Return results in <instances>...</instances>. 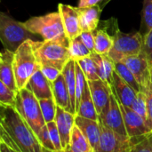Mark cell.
<instances>
[{
  "mask_svg": "<svg viewBox=\"0 0 152 152\" xmlns=\"http://www.w3.org/2000/svg\"><path fill=\"white\" fill-rule=\"evenodd\" d=\"M80 38L82 42L86 45V47L92 52H94L95 42H94V31H83L80 34Z\"/></svg>",
  "mask_w": 152,
  "mask_h": 152,
  "instance_id": "f35d334b",
  "label": "cell"
},
{
  "mask_svg": "<svg viewBox=\"0 0 152 152\" xmlns=\"http://www.w3.org/2000/svg\"><path fill=\"white\" fill-rule=\"evenodd\" d=\"M134 111H135L138 115H140L148 124V114H147V101H146V94L143 92H139L137 94L136 98L133 102L131 107ZM151 128V127H150Z\"/></svg>",
  "mask_w": 152,
  "mask_h": 152,
  "instance_id": "d6a6232c",
  "label": "cell"
},
{
  "mask_svg": "<svg viewBox=\"0 0 152 152\" xmlns=\"http://www.w3.org/2000/svg\"><path fill=\"white\" fill-rule=\"evenodd\" d=\"M34 45L40 66H51L62 72L71 60L69 40L66 36L52 40L35 41Z\"/></svg>",
  "mask_w": 152,
  "mask_h": 152,
  "instance_id": "7a4b0ae2",
  "label": "cell"
},
{
  "mask_svg": "<svg viewBox=\"0 0 152 152\" xmlns=\"http://www.w3.org/2000/svg\"><path fill=\"white\" fill-rule=\"evenodd\" d=\"M0 152H18L15 150L12 149L11 147H9L6 143H4V142H0Z\"/></svg>",
  "mask_w": 152,
  "mask_h": 152,
  "instance_id": "b9f144b4",
  "label": "cell"
},
{
  "mask_svg": "<svg viewBox=\"0 0 152 152\" xmlns=\"http://www.w3.org/2000/svg\"><path fill=\"white\" fill-rule=\"evenodd\" d=\"M39 104H40V108H41L45 123L47 124L49 122L54 121L55 116H56L57 105L53 98L39 100Z\"/></svg>",
  "mask_w": 152,
  "mask_h": 152,
  "instance_id": "1f68e13d",
  "label": "cell"
},
{
  "mask_svg": "<svg viewBox=\"0 0 152 152\" xmlns=\"http://www.w3.org/2000/svg\"><path fill=\"white\" fill-rule=\"evenodd\" d=\"M77 61L79 67L81 68L82 71L84 72V74L88 81L100 79L98 71H97L96 63L91 56L81 59L79 61Z\"/></svg>",
  "mask_w": 152,
  "mask_h": 152,
  "instance_id": "f546056e",
  "label": "cell"
},
{
  "mask_svg": "<svg viewBox=\"0 0 152 152\" xmlns=\"http://www.w3.org/2000/svg\"><path fill=\"white\" fill-rule=\"evenodd\" d=\"M69 145L77 152H94L88 139L76 125L71 133Z\"/></svg>",
  "mask_w": 152,
  "mask_h": 152,
  "instance_id": "d4e9b609",
  "label": "cell"
},
{
  "mask_svg": "<svg viewBox=\"0 0 152 152\" xmlns=\"http://www.w3.org/2000/svg\"><path fill=\"white\" fill-rule=\"evenodd\" d=\"M110 86L118 101L120 103H122L124 106L131 107L138 93L130 85H128L116 72V70L113 73V81Z\"/></svg>",
  "mask_w": 152,
  "mask_h": 152,
  "instance_id": "2e32d148",
  "label": "cell"
},
{
  "mask_svg": "<svg viewBox=\"0 0 152 152\" xmlns=\"http://www.w3.org/2000/svg\"><path fill=\"white\" fill-rule=\"evenodd\" d=\"M122 62H124L133 72L136 80L140 84L141 91L145 90L151 84V65L143 52L127 57Z\"/></svg>",
  "mask_w": 152,
  "mask_h": 152,
  "instance_id": "30bf717a",
  "label": "cell"
},
{
  "mask_svg": "<svg viewBox=\"0 0 152 152\" xmlns=\"http://www.w3.org/2000/svg\"><path fill=\"white\" fill-rule=\"evenodd\" d=\"M37 35L28 31L23 22H19L4 12L0 13V39L4 49L15 53L26 41H38Z\"/></svg>",
  "mask_w": 152,
  "mask_h": 152,
  "instance_id": "277c9868",
  "label": "cell"
},
{
  "mask_svg": "<svg viewBox=\"0 0 152 152\" xmlns=\"http://www.w3.org/2000/svg\"><path fill=\"white\" fill-rule=\"evenodd\" d=\"M33 40L24 42L14 53V74L18 90L25 88L31 77L40 69Z\"/></svg>",
  "mask_w": 152,
  "mask_h": 152,
  "instance_id": "3957f363",
  "label": "cell"
},
{
  "mask_svg": "<svg viewBox=\"0 0 152 152\" xmlns=\"http://www.w3.org/2000/svg\"><path fill=\"white\" fill-rule=\"evenodd\" d=\"M146 94V101H147V114H148V122L149 126L152 130V83L143 91Z\"/></svg>",
  "mask_w": 152,
  "mask_h": 152,
  "instance_id": "ab89813d",
  "label": "cell"
},
{
  "mask_svg": "<svg viewBox=\"0 0 152 152\" xmlns=\"http://www.w3.org/2000/svg\"><path fill=\"white\" fill-rule=\"evenodd\" d=\"M113 46L109 53V56L115 61H123L126 58L139 54L142 52L143 37L139 31L133 33L122 32L118 26L117 20L114 23L112 33Z\"/></svg>",
  "mask_w": 152,
  "mask_h": 152,
  "instance_id": "8992f818",
  "label": "cell"
},
{
  "mask_svg": "<svg viewBox=\"0 0 152 152\" xmlns=\"http://www.w3.org/2000/svg\"><path fill=\"white\" fill-rule=\"evenodd\" d=\"M40 69L50 83H53V81H55L61 74V71L60 69L51 67V66H41Z\"/></svg>",
  "mask_w": 152,
  "mask_h": 152,
  "instance_id": "74e56055",
  "label": "cell"
},
{
  "mask_svg": "<svg viewBox=\"0 0 152 152\" xmlns=\"http://www.w3.org/2000/svg\"><path fill=\"white\" fill-rule=\"evenodd\" d=\"M13 61L14 53L4 49L0 54V82L4 83L12 90L18 92Z\"/></svg>",
  "mask_w": 152,
  "mask_h": 152,
  "instance_id": "9a60e30c",
  "label": "cell"
},
{
  "mask_svg": "<svg viewBox=\"0 0 152 152\" xmlns=\"http://www.w3.org/2000/svg\"><path fill=\"white\" fill-rule=\"evenodd\" d=\"M43 152H65L63 150L62 151H49V150H46V149H44L43 148Z\"/></svg>",
  "mask_w": 152,
  "mask_h": 152,
  "instance_id": "f6af8a7d",
  "label": "cell"
},
{
  "mask_svg": "<svg viewBox=\"0 0 152 152\" xmlns=\"http://www.w3.org/2000/svg\"><path fill=\"white\" fill-rule=\"evenodd\" d=\"M14 108L37 136L42 128L46 126L39 100L25 87L18 92Z\"/></svg>",
  "mask_w": 152,
  "mask_h": 152,
  "instance_id": "5b68a950",
  "label": "cell"
},
{
  "mask_svg": "<svg viewBox=\"0 0 152 152\" xmlns=\"http://www.w3.org/2000/svg\"><path fill=\"white\" fill-rule=\"evenodd\" d=\"M88 86L92 94L93 101L94 102L98 116L102 110L110 104V95L112 94V88L110 85L102 81V79L88 81Z\"/></svg>",
  "mask_w": 152,
  "mask_h": 152,
  "instance_id": "4fadbf2b",
  "label": "cell"
},
{
  "mask_svg": "<svg viewBox=\"0 0 152 152\" xmlns=\"http://www.w3.org/2000/svg\"><path fill=\"white\" fill-rule=\"evenodd\" d=\"M115 70L116 72L128 84L130 85L137 93L141 92V86L138 81L136 80L135 77L134 76L133 72L130 70V69L122 61L120 62H115Z\"/></svg>",
  "mask_w": 152,
  "mask_h": 152,
  "instance_id": "f1b7e54d",
  "label": "cell"
},
{
  "mask_svg": "<svg viewBox=\"0 0 152 152\" xmlns=\"http://www.w3.org/2000/svg\"><path fill=\"white\" fill-rule=\"evenodd\" d=\"M37 138L42 145V147L44 149H46V150H49L51 151H55V147L50 138V135H49V132H48V128H47V126H45L42 130L39 132V134H37Z\"/></svg>",
  "mask_w": 152,
  "mask_h": 152,
  "instance_id": "d590c367",
  "label": "cell"
},
{
  "mask_svg": "<svg viewBox=\"0 0 152 152\" xmlns=\"http://www.w3.org/2000/svg\"><path fill=\"white\" fill-rule=\"evenodd\" d=\"M18 92L12 90L4 83L0 82V104L14 107Z\"/></svg>",
  "mask_w": 152,
  "mask_h": 152,
  "instance_id": "836d02e7",
  "label": "cell"
},
{
  "mask_svg": "<svg viewBox=\"0 0 152 152\" xmlns=\"http://www.w3.org/2000/svg\"><path fill=\"white\" fill-rule=\"evenodd\" d=\"M75 114L57 106L54 121L57 125V128L61 135V145L63 150L70 144L71 133L73 127L75 126Z\"/></svg>",
  "mask_w": 152,
  "mask_h": 152,
  "instance_id": "5bb4252c",
  "label": "cell"
},
{
  "mask_svg": "<svg viewBox=\"0 0 152 152\" xmlns=\"http://www.w3.org/2000/svg\"><path fill=\"white\" fill-rule=\"evenodd\" d=\"M0 142L18 152H43L37 134L13 106L1 104Z\"/></svg>",
  "mask_w": 152,
  "mask_h": 152,
  "instance_id": "6da1fadb",
  "label": "cell"
},
{
  "mask_svg": "<svg viewBox=\"0 0 152 152\" xmlns=\"http://www.w3.org/2000/svg\"><path fill=\"white\" fill-rule=\"evenodd\" d=\"M91 57L96 63L100 79L111 86L113 81V73L115 71V61L109 55L99 54L95 52L92 53Z\"/></svg>",
  "mask_w": 152,
  "mask_h": 152,
  "instance_id": "44dd1931",
  "label": "cell"
},
{
  "mask_svg": "<svg viewBox=\"0 0 152 152\" xmlns=\"http://www.w3.org/2000/svg\"><path fill=\"white\" fill-rule=\"evenodd\" d=\"M77 115L83 117V118H86L94 119V120H98V118H99L94 102L93 98H92V94L90 92L88 82L86 85L84 93L82 94L80 103L78 106V110L77 111Z\"/></svg>",
  "mask_w": 152,
  "mask_h": 152,
  "instance_id": "7402d4cb",
  "label": "cell"
},
{
  "mask_svg": "<svg viewBox=\"0 0 152 152\" xmlns=\"http://www.w3.org/2000/svg\"><path fill=\"white\" fill-rule=\"evenodd\" d=\"M128 152H152V131L142 135L130 137Z\"/></svg>",
  "mask_w": 152,
  "mask_h": 152,
  "instance_id": "484cf974",
  "label": "cell"
},
{
  "mask_svg": "<svg viewBox=\"0 0 152 152\" xmlns=\"http://www.w3.org/2000/svg\"><path fill=\"white\" fill-rule=\"evenodd\" d=\"M86 84H87V79L84 72L82 71L81 68L79 67L77 61H76V113L78 110L80 100Z\"/></svg>",
  "mask_w": 152,
  "mask_h": 152,
  "instance_id": "4dcf8cb0",
  "label": "cell"
},
{
  "mask_svg": "<svg viewBox=\"0 0 152 152\" xmlns=\"http://www.w3.org/2000/svg\"><path fill=\"white\" fill-rule=\"evenodd\" d=\"M69 54L71 60L79 61L81 59L91 56L92 52L82 42L80 37H77L75 39L69 41Z\"/></svg>",
  "mask_w": 152,
  "mask_h": 152,
  "instance_id": "4316f807",
  "label": "cell"
},
{
  "mask_svg": "<svg viewBox=\"0 0 152 152\" xmlns=\"http://www.w3.org/2000/svg\"><path fill=\"white\" fill-rule=\"evenodd\" d=\"M51 86H52L53 100L56 105L74 114L71 102H70L69 93L63 75L61 74L60 77L55 81L51 83Z\"/></svg>",
  "mask_w": 152,
  "mask_h": 152,
  "instance_id": "ffe728a7",
  "label": "cell"
},
{
  "mask_svg": "<svg viewBox=\"0 0 152 152\" xmlns=\"http://www.w3.org/2000/svg\"><path fill=\"white\" fill-rule=\"evenodd\" d=\"M142 52L145 53L149 63L152 66V30L148 33L145 37H143V45H142Z\"/></svg>",
  "mask_w": 152,
  "mask_h": 152,
  "instance_id": "8d00e7d4",
  "label": "cell"
},
{
  "mask_svg": "<svg viewBox=\"0 0 152 152\" xmlns=\"http://www.w3.org/2000/svg\"><path fill=\"white\" fill-rule=\"evenodd\" d=\"M152 30V0H143L142 22L139 32L145 37Z\"/></svg>",
  "mask_w": 152,
  "mask_h": 152,
  "instance_id": "83f0119b",
  "label": "cell"
},
{
  "mask_svg": "<svg viewBox=\"0 0 152 152\" xmlns=\"http://www.w3.org/2000/svg\"><path fill=\"white\" fill-rule=\"evenodd\" d=\"M98 119L102 121L105 126L109 127L112 131L122 136L129 137L126 129L123 113L121 111L119 102L113 92L110 95V104L99 115Z\"/></svg>",
  "mask_w": 152,
  "mask_h": 152,
  "instance_id": "ba28073f",
  "label": "cell"
},
{
  "mask_svg": "<svg viewBox=\"0 0 152 152\" xmlns=\"http://www.w3.org/2000/svg\"><path fill=\"white\" fill-rule=\"evenodd\" d=\"M119 106L123 113L124 122L129 138L145 134L151 132L152 130L148 126L147 122L135 111H134L130 107L124 106L120 102Z\"/></svg>",
  "mask_w": 152,
  "mask_h": 152,
  "instance_id": "7c38bea8",
  "label": "cell"
},
{
  "mask_svg": "<svg viewBox=\"0 0 152 152\" xmlns=\"http://www.w3.org/2000/svg\"><path fill=\"white\" fill-rule=\"evenodd\" d=\"M75 125L82 131L85 136L88 139L94 152H97L101 137V128L99 120L89 119L76 115Z\"/></svg>",
  "mask_w": 152,
  "mask_h": 152,
  "instance_id": "e0dca14e",
  "label": "cell"
},
{
  "mask_svg": "<svg viewBox=\"0 0 152 152\" xmlns=\"http://www.w3.org/2000/svg\"><path fill=\"white\" fill-rule=\"evenodd\" d=\"M103 0H78V6L79 8H86L91 7L94 5H99Z\"/></svg>",
  "mask_w": 152,
  "mask_h": 152,
  "instance_id": "60d3db41",
  "label": "cell"
},
{
  "mask_svg": "<svg viewBox=\"0 0 152 152\" xmlns=\"http://www.w3.org/2000/svg\"><path fill=\"white\" fill-rule=\"evenodd\" d=\"M94 52L99 54H109L110 52L114 41L112 36L106 29L94 30Z\"/></svg>",
  "mask_w": 152,
  "mask_h": 152,
  "instance_id": "cb8c5ba5",
  "label": "cell"
},
{
  "mask_svg": "<svg viewBox=\"0 0 152 152\" xmlns=\"http://www.w3.org/2000/svg\"><path fill=\"white\" fill-rule=\"evenodd\" d=\"M23 25L31 33L39 35L43 40H52L66 36L61 16L59 12L31 17L24 21Z\"/></svg>",
  "mask_w": 152,
  "mask_h": 152,
  "instance_id": "52a82bcc",
  "label": "cell"
},
{
  "mask_svg": "<svg viewBox=\"0 0 152 152\" xmlns=\"http://www.w3.org/2000/svg\"><path fill=\"white\" fill-rule=\"evenodd\" d=\"M26 88L30 90L38 100L53 98L51 83L45 77L41 69H38L31 77Z\"/></svg>",
  "mask_w": 152,
  "mask_h": 152,
  "instance_id": "ac0fdd59",
  "label": "cell"
},
{
  "mask_svg": "<svg viewBox=\"0 0 152 152\" xmlns=\"http://www.w3.org/2000/svg\"><path fill=\"white\" fill-rule=\"evenodd\" d=\"M77 8L82 32L96 30L100 23V17L102 9L99 5L86 8Z\"/></svg>",
  "mask_w": 152,
  "mask_h": 152,
  "instance_id": "d6986e66",
  "label": "cell"
},
{
  "mask_svg": "<svg viewBox=\"0 0 152 152\" xmlns=\"http://www.w3.org/2000/svg\"><path fill=\"white\" fill-rule=\"evenodd\" d=\"M99 120V119H98ZM101 128L100 144L97 152H128L130 149L129 137L122 136L105 126L99 120Z\"/></svg>",
  "mask_w": 152,
  "mask_h": 152,
  "instance_id": "9c48e42d",
  "label": "cell"
},
{
  "mask_svg": "<svg viewBox=\"0 0 152 152\" xmlns=\"http://www.w3.org/2000/svg\"><path fill=\"white\" fill-rule=\"evenodd\" d=\"M151 83H152V66L151 67Z\"/></svg>",
  "mask_w": 152,
  "mask_h": 152,
  "instance_id": "bcb514c9",
  "label": "cell"
},
{
  "mask_svg": "<svg viewBox=\"0 0 152 152\" xmlns=\"http://www.w3.org/2000/svg\"><path fill=\"white\" fill-rule=\"evenodd\" d=\"M110 1H111V0H103V1H102V2L100 4H99V6H100V7L102 9V8H103V7H104V6H105V5L108 4V3H110Z\"/></svg>",
  "mask_w": 152,
  "mask_h": 152,
  "instance_id": "7bdbcfd3",
  "label": "cell"
},
{
  "mask_svg": "<svg viewBox=\"0 0 152 152\" xmlns=\"http://www.w3.org/2000/svg\"><path fill=\"white\" fill-rule=\"evenodd\" d=\"M63 151H64L65 152H77L76 151H74V150L71 148V146H70V145H69V146H68L67 148H65Z\"/></svg>",
  "mask_w": 152,
  "mask_h": 152,
  "instance_id": "ee69618b",
  "label": "cell"
},
{
  "mask_svg": "<svg viewBox=\"0 0 152 152\" xmlns=\"http://www.w3.org/2000/svg\"><path fill=\"white\" fill-rule=\"evenodd\" d=\"M61 74L64 77L69 93L72 110L76 115V61L70 60L64 67Z\"/></svg>",
  "mask_w": 152,
  "mask_h": 152,
  "instance_id": "603a6c76",
  "label": "cell"
},
{
  "mask_svg": "<svg viewBox=\"0 0 152 152\" xmlns=\"http://www.w3.org/2000/svg\"><path fill=\"white\" fill-rule=\"evenodd\" d=\"M50 138L55 147L56 151H62V145H61V135L59 133V130L57 128V125L55 121H52L46 124Z\"/></svg>",
  "mask_w": 152,
  "mask_h": 152,
  "instance_id": "e575fe53",
  "label": "cell"
},
{
  "mask_svg": "<svg viewBox=\"0 0 152 152\" xmlns=\"http://www.w3.org/2000/svg\"><path fill=\"white\" fill-rule=\"evenodd\" d=\"M58 12L61 16L65 35L69 40L71 41L79 37L82 33V30L80 27L77 8L69 4H59Z\"/></svg>",
  "mask_w": 152,
  "mask_h": 152,
  "instance_id": "8fae6325",
  "label": "cell"
}]
</instances>
